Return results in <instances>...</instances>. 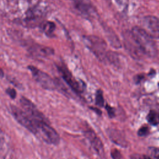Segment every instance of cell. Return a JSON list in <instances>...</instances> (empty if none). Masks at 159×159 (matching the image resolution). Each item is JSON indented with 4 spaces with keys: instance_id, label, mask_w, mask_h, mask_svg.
Listing matches in <instances>:
<instances>
[{
    "instance_id": "cell-7",
    "label": "cell",
    "mask_w": 159,
    "mask_h": 159,
    "mask_svg": "<svg viewBox=\"0 0 159 159\" xmlns=\"http://www.w3.org/2000/svg\"><path fill=\"white\" fill-rule=\"evenodd\" d=\"M39 136L47 143L55 145L59 143L60 140L58 132L51 126L50 122L45 123L40 127Z\"/></svg>"
},
{
    "instance_id": "cell-1",
    "label": "cell",
    "mask_w": 159,
    "mask_h": 159,
    "mask_svg": "<svg viewBox=\"0 0 159 159\" xmlns=\"http://www.w3.org/2000/svg\"><path fill=\"white\" fill-rule=\"evenodd\" d=\"M83 39L86 46L100 61H114L115 54L107 50V44L102 39L96 35H87L84 36Z\"/></svg>"
},
{
    "instance_id": "cell-5",
    "label": "cell",
    "mask_w": 159,
    "mask_h": 159,
    "mask_svg": "<svg viewBox=\"0 0 159 159\" xmlns=\"http://www.w3.org/2000/svg\"><path fill=\"white\" fill-rule=\"evenodd\" d=\"M10 108L12 115L18 123L34 135L36 136L39 135V130L35 124L22 109L19 108L14 105H11Z\"/></svg>"
},
{
    "instance_id": "cell-19",
    "label": "cell",
    "mask_w": 159,
    "mask_h": 159,
    "mask_svg": "<svg viewBox=\"0 0 159 159\" xmlns=\"http://www.w3.org/2000/svg\"><path fill=\"white\" fill-rule=\"evenodd\" d=\"M149 133V129L147 126L146 125H143L142 127H141L138 132H137V134L139 136H140V137H143V136H145L147 135H148V134Z\"/></svg>"
},
{
    "instance_id": "cell-17",
    "label": "cell",
    "mask_w": 159,
    "mask_h": 159,
    "mask_svg": "<svg viewBox=\"0 0 159 159\" xmlns=\"http://www.w3.org/2000/svg\"><path fill=\"white\" fill-rule=\"evenodd\" d=\"M104 107H105V109H106V110L107 112L109 117L111 118V119L114 118L116 116V110H115V109L113 107L109 105L108 104H106Z\"/></svg>"
},
{
    "instance_id": "cell-23",
    "label": "cell",
    "mask_w": 159,
    "mask_h": 159,
    "mask_svg": "<svg viewBox=\"0 0 159 159\" xmlns=\"http://www.w3.org/2000/svg\"><path fill=\"white\" fill-rule=\"evenodd\" d=\"M139 159H152V158L147 155H142L139 158Z\"/></svg>"
},
{
    "instance_id": "cell-13",
    "label": "cell",
    "mask_w": 159,
    "mask_h": 159,
    "mask_svg": "<svg viewBox=\"0 0 159 159\" xmlns=\"http://www.w3.org/2000/svg\"><path fill=\"white\" fill-rule=\"evenodd\" d=\"M145 22L153 32H159V19L153 16H147L145 18Z\"/></svg>"
},
{
    "instance_id": "cell-18",
    "label": "cell",
    "mask_w": 159,
    "mask_h": 159,
    "mask_svg": "<svg viewBox=\"0 0 159 159\" xmlns=\"http://www.w3.org/2000/svg\"><path fill=\"white\" fill-rule=\"evenodd\" d=\"M111 156L112 159H121L122 155L120 152L117 148H112L111 150Z\"/></svg>"
},
{
    "instance_id": "cell-10",
    "label": "cell",
    "mask_w": 159,
    "mask_h": 159,
    "mask_svg": "<svg viewBox=\"0 0 159 159\" xmlns=\"http://www.w3.org/2000/svg\"><path fill=\"white\" fill-rule=\"evenodd\" d=\"M28 51L31 56L35 58H46L53 55L55 53L53 48L38 43L30 45L28 48Z\"/></svg>"
},
{
    "instance_id": "cell-9",
    "label": "cell",
    "mask_w": 159,
    "mask_h": 159,
    "mask_svg": "<svg viewBox=\"0 0 159 159\" xmlns=\"http://www.w3.org/2000/svg\"><path fill=\"white\" fill-rule=\"evenodd\" d=\"M83 133L84 136L89 141L95 152L99 155H102L104 154V146L100 138L98 137L95 132L90 127H88L84 128L83 130Z\"/></svg>"
},
{
    "instance_id": "cell-2",
    "label": "cell",
    "mask_w": 159,
    "mask_h": 159,
    "mask_svg": "<svg viewBox=\"0 0 159 159\" xmlns=\"http://www.w3.org/2000/svg\"><path fill=\"white\" fill-rule=\"evenodd\" d=\"M130 32L142 53L150 57H154L157 55V45L150 34L139 27H133Z\"/></svg>"
},
{
    "instance_id": "cell-12",
    "label": "cell",
    "mask_w": 159,
    "mask_h": 159,
    "mask_svg": "<svg viewBox=\"0 0 159 159\" xmlns=\"http://www.w3.org/2000/svg\"><path fill=\"white\" fill-rule=\"evenodd\" d=\"M107 133L110 139L114 143L122 147H126L127 142L123 134L120 130L114 129H108L107 130Z\"/></svg>"
},
{
    "instance_id": "cell-21",
    "label": "cell",
    "mask_w": 159,
    "mask_h": 159,
    "mask_svg": "<svg viewBox=\"0 0 159 159\" xmlns=\"http://www.w3.org/2000/svg\"><path fill=\"white\" fill-rule=\"evenodd\" d=\"M150 153L151 155L155 159H159V150L158 148H151Z\"/></svg>"
},
{
    "instance_id": "cell-20",
    "label": "cell",
    "mask_w": 159,
    "mask_h": 159,
    "mask_svg": "<svg viewBox=\"0 0 159 159\" xmlns=\"http://www.w3.org/2000/svg\"><path fill=\"white\" fill-rule=\"evenodd\" d=\"M6 94L12 99H15L17 96V92L15 89L12 88H8L6 89Z\"/></svg>"
},
{
    "instance_id": "cell-25",
    "label": "cell",
    "mask_w": 159,
    "mask_h": 159,
    "mask_svg": "<svg viewBox=\"0 0 159 159\" xmlns=\"http://www.w3.org/2000/svg\"><path fill=\"white\" fill-rule=\"evenodd\" d=\"M158 87H159V83H158Z\"/></svg>"
},
{
    "instance_id": "cell-11",
    "label": "cell",
    "mask_w": 159,
    "mask_h": 159,
    "mask_svg": "<svg viewBox=\"0 0 159 159\" xmlns=\"http://www.w3.org/2000/svg\"><path fill=\"white\" fill-rule=\"evenodd\" d=\"M124 44L126 49L131 53V55L135 57H139V53L141 52L135 40L134 39L131 32H126L123 34Z\"/></svg>"
},
{
    "instance_id": "cell-14",
    "label": "cell",
    "mask_w": 159,
    "mask_h": 159,
    "mask_svg": "<svg viewBox=\"0 0 159 159\" xmlns=\"http://www.w3.org/2000/svg\"><path fill=\"white\" fill-rule=\"evenodd\" d=\"M42 29L47 36L52 37L55 29V24L52 21H46L42 25Z\"/></svg>"
},
{
    "instance_id": "cell-24",
    "label": "cell",
    "mask_w": 159,
    "mask_h": 159,
    "mask_svg": "<svg viewBox=\"0 0 159 159\" xmlns=\"http://www.w3.org/2000/svg\"><path fill=\"white\" fill-rule=\"evenodd\" d=\"M1 78H3V71H2V70H1Z\"/></svg>"
},
{
    "instance_id": "cell-3",
    "label": "cell",
    "mask_w": 159,
    "mask_h": 159,
    "mask_svg": "<svg viewBox=\"0 0 159 159\" xmlns=\"http://www.w3.org/2000/svg\"><path fill=\"white\" fill-rule=\"evenodd\" d=\"M19 102L22 109L27 114V115L35 124L38 129L39 134L40 127L43 124L46 122H50V121L46 118L43 114L38 109L37 106L27 98L22 96L19 100Z\"/></svg>"
},
{
    "instance_id": "cell-6",
    "label": "cell",
    "mask_w": 159,
    "mask_h": 159,
    "mask_svg": "<svg viewBox=\"0 0 159 159\" xmlns=\"http://www.w3.org/2000/svg\"><path fill=\"white\" fill-rule=\"evenodd\" d=\"M56 66L61 78L74 93L77 95H80L83 93L84 86L76 80L64 63L56 64Z\"/></svg>"
},
{
    "instance_id": "cell-15",
    "label": "cell",
    "mask_w": 159,
    "mask_h": 159,
    "mask_svg": "<svg viewBox=\"0 0 159 159\" xmlns=\"http://www.w3.org/2000/svg\"><path fill=\"white\" fill-rule=\"evenodd\" d=\"M147 119L150 124L158 125L159 124V113L155 110H151L147 116Z\"/></svg>"
},
{
    "instance_id": "cell-8",
    "label": "cell",
    "mask_w": 159,
    "mask_h": 159,
    "mask_svg": "<svg viewBox=\"0 0 159 159\" xmlns=\"http://www.w3.org/2000/svg\"><path fill=\"white\" fill-rule=\"evenodd\" d=\"M75 9L84 17H93L96 9L90 0H72Z\"/></svg>"
},
{
    "instance_id": "cell-16",
    "label": "cell",
    "mask_w": 159,
    "mask_h": 159,
    "mask_svg": "<svg viewBox=\"0 0 159 159\" xmlns=\"http://www.w3.org/2000/svg\"><path fill=\"white\" fill-rule=\"evenodd\" d=\"M95 104L98 107H104V98L103 92L101 89H98L95 94Z\"/></svg>"
},
{
    "instance_id": "cell-4",
    "label": "cell",
    "mask_w": 159,
    "mask_h": 159,
    "mask_svg": "<svg viewBox=\"0 0 159 159\" xmlns=\"http://www.w3.org/2000/svg\"><path fill=\"white\" fill-rule=\"evenodd\" d=\"M27 68L31 71L33 78L44 89L54 90L58 87V81L53 79L47 73L38 69L33 65H29Z\"/></svg>"
},
{
    "instance_id": "cell-22",
    "label": "cell",
    "mask_w": 159,
    "mask_h": 159,
    "mask_svg": "<svg viewBox=\"0 0 159 159\" xmlns=\"http://www.w3.org/2000/svg\"><path fill=\"white\" fill-rule=\"evenodd\" d=\"M89 108L91 110L93 111H94L96 114H98V116H101V114H102V111H101L99 109H98V108H97V107H92V106H90Z\"/></svg>"
}]
</instances>
